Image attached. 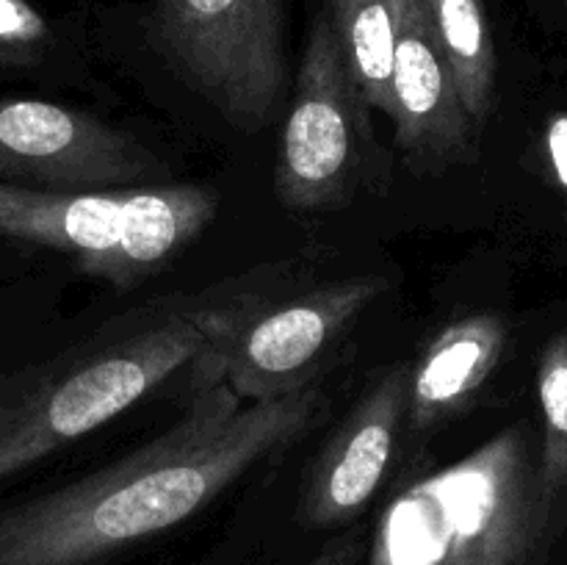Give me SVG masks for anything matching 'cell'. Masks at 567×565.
<instances>
[{
  "instance_id": "obj_1",
  "label": "cell",
  "mask_w": 567,
  "mask_h": 565,
  "mask_svg": "<svg viewBox=\"0 0 567 565\" xmlns=\"http://www.w3.org/2000/svg\"><path fill=\"white\" fill-rule=\"evenodd\" d=\"M194 393L175 424L116 463L0 510V565H97L175 530L330 408L316 382L269 402H241L225 382Z\"/></svg>"
},
{
  "instance_id": "obj_2",
  "label": "cell",
  "mask_w": 567,
  "mask_h": 565,
  "mask_svg": "<svg viewBox=\"0 0 567 565\" xmlns=\"http://www.w3.org/2000/svg\"><path fill=\"white\" fill-rule=\"evenodd\" d=\"M252 291L175 299L0 380V482L33 469L194 366L247 314Z\"/></svg>"
},
{
  "instance_id": "obj_3",
  "label": "cell",
  "mask_w": 567,
  "mask_h": 565,
  "mask_svg": "<svg viewBox=\"0 0 567 565\" xmlns=\"http://www.w3.org/2000/svg\"><path fill=\"white\" fill-rule=\"evenodd\" d=\"M559 504L526 424L402 487L380 513L365 565H537Z\"/></svg>"
},
{
  "instance_id": "obj_4",
  "label": "cell",
  "mask_w": 567,
  "mask_h": 565,
  "mask_svg": "<svg viewBox=\"0 0 567 565\" xmlns=\"http://www.w3.org/2000/svg\"><path fill=\"white\" fill-rule=\"evenodd\" d=\"M203 183H161L116 194H64L0 183V238L66 255L83 275L127 288L164 269L219 210Z\"/></svg>"
},
{
  "instance_id": "obj_5",
  "label": "cell",
  "mask_w": 567,
  "mask_h": 565,
  "mask_svg": "<svg viewBox=\"0 0 567 565\" xmlns=\"http://www.w3.org/2000/svg\"><path fill=\"white\" fill-rule=\"evenodd\" d=\"M150 44L221 120L269 127L288 86L280 0H155Z\"/></svg>"
},
{
  "instance_id": "obj_6",
  "label": "cell",
  "mask_w": 567,
  "mask_h": 565,
  "mask_svg": "<svg viewBox=\"0 0 567 565\" xmlns=\"http://www.w3.org/2000/svg\"><path fill=\"white\" fill-rule=\"evenodd\" d=\"M369 138V109L324 11L310 28L282 122L275 161L277 199L291 210L347 203L363 172Z\"/></svg>"
},
{
  "instance_id": "obj_7",
  "label": "cell",
  "mask_w": 567,
  "mask_h": 565,
  "mask_svg": "<svg viewBox=\"0 0 567 565\" xmlns=\"http://www.w3.org/2000/svg\"><path fill=\"white\" fill-rule=\"evenodd\" d=\"M391 288L382 275H358L255 308L194 363V388L225 382L241 402H269L313 382L321 358Z\"/></svg>"
},
{
  "instance_id": "obj_8",
  "label": "cell",
  "mask_w": 567,
  "mask_h": 565,
  "mask_svg": "<svg viewBox=\"0 0 567 565\" xmlns=\"http://www.w3.org/2000/svg\"><path fill=\"white\" fill-rule=\"evenodd\" d=\"M164 161L133 133L72 105L0 97V183L83 197L161 186Z\"/></svg>"
},
{
  "instance_id": "obj_9",
  "label": "cell",
  "mask_w": 567,
  "mask_h": 565,
  "mask_svg": "<svg viewBox=\"0 0 567 565\" xmlns=\"http://www.w3.org/2000/svg\"><path fill=\"white\" fill-rule=\"evenodd\" d=\"M410 363H393L363 391L316 454L302 487L299 521L332 530L358 518L391 471L408 421Z\"/></svg>"
},
{
  "instance_id": "obj_10",
  "label": "cell",
  "mask_w": 567,
  "mask_h": 565,
  "mask_svg": "<svg viewBox=\"0 0 567 565\" xmlns=\"http://www.w3.org/2000/svg\"><path fill=\"white\" fill-rule=\"evenodd\" d=\"M396 147L413 170H443L474 150L476 127L435 42L421 0H404L391 70Z\"/></svg>"
},
{
  "instance_id": "obj_11",
  "label": "cell",
  "mask_w": 567,
  "mask_h": 565,
  "mask_svg": "<svg viewBox=\"0 0 567 565\" xmlns=\"http://www.w3.org/2000/svg\"><path fill=\"white\" fill-rule=\"evenodd\" d=\"M509 327L496 314H474L437 332L410 366L408 421L413 435H430L463 415L507 352Z\"/></svg>"
},
{
  "instance_id": "obj_12",
  "label": "cell",
  "mask_w": 567,
  "mask_h": 565,
  "mask_svg": "<svg viewBox=\"0 0 567 565\" xmlns=\"http://www.w3.org/2000/svg\"><path fill=\"white\" fill-rule=\"evenodd\" d=\"M435 42L457 83L465 114L476 131L487 125L496 103V44L482 0H421Z\"/></svg>"
},
{
  "instance_id": "obj_13",
  "label": "cell",
  "mask_w": 567,
  "mask_h": 565,
  "mask_svg": "<svg viewBox=\"0 0 567 565\" xmlns=\"http://www.w3.org/2000/svg\"><path fill=\"white\" fill-rule=\"evenodd\" d=\"M404 0H330L332 31L365 109L391 116V70Z\"/></svg>"
},
{
  "instance_id": "obj_14",
  "label": "cell",
  "mask_w": 567,
  "mask_h": 565,
  "mask_svg": "<svg viewBox=\"0 0 567 565\" xmlns=\"http://www.w3.org/2000/svg\"><path fill=\"white\" fill-rule=\"evenodd\" d=\"M537 399L543 413L537 469L554 502L567 504V332H557L543 347L537 363Z\"/></svg>"
},
{
  "instance_id": "obj_15",
  "label": "cell",
  "mask_w": 567,
  "mask_h": 565,
  "mask_svg": "<svg viewBox=\"0 0 567 565\" xmlns=\"http://www.w3.org/2000/svg\"><path fill=\"white\" fill-rule=\"evenodd\" d=\"M55 44L53 22L31 0H0V72L28 70Z\"/></svg>"
},
{
  "instance_id": "obj_16",
  "label": "cell",
  "mask_w": 567,
  "mask_h": 565,
  "mask_svg": "<svg viewBox=\"0 0 567 565\" xmlns=\"http://www.w3.org/2000/svg\"><path fill=\"white\" fill-rule=\"evenodd\" d=\"M365 552V530L352 526V530L341 532L338 537H332L330 543L319 548L308 563L302 565H358L363 559Z\"/></svg>"
},
{
  "instance_id": "obj_17",
  "label": "cell",
  "mask_w": 567,
  "mask_h": 565,
  "mask_svg": "<svg viewBox=\"0 0 567 565\" xmlns=\"http://www.w3.org/2000/svg\"><path fill=\"white\" fill-rule=\"evenodd\" d=\"M546 153L551 161L554 177L567 194V111L554 114L546 125Z\"/></svg>"
}]
</instances>
